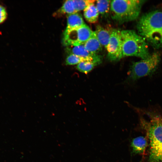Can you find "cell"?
Returning <instances> with one entry per match:
<instances>
[{
	"label": "cell",
	"mask_w": 162,
	"mask_h": 162,
	"mask_svg": "<svg viewBox=\"0 0 162 162\" xmlns=\"http://www.w3.org/2000/svg\"><path fill=\"white\" fill-rule=\"evenodd\" d=\"M144 1L138 0L111 1L110 10L112 18L119 23L136 19L140 15Z\"/></svg>",
	"instance_id": "cell-4"
},
{
	"label": "cell",
	"mask_w": 162,
	"mask_h": 162,
	"mask_svg": "<svg viewBox=\"0 0 162 162\" xmlns=\"http://www.w3.org/2000/svg\"><path fill=\"white\" fill-rule=\"evenodd\" d=\"M160 61V54L154 52L145 59L133 63L129 71L128 79L134 81L152 74L156 69Z\"/></svg>",
	"instance_id": "cell-5"
},
{
	"label": "cell",
	"mask_w": 162,
	"mask_h": 162,
	"mask_svg": "<svg viewBox=\"0 0 162 162\" xmlns=\"http://www.w3.org/2000/svg\"><path fill=\"white\" fill-rule=\"evenodd\" d=\"M111 1L98 0L96 1V7L99 13L103 16H107L110 9Z\"/></svg>",
	"instance_id": "cell-14"
},
{
	"label": "cell",
	"mask_w": 162,
	"mask_h": 162,
	"mask_svg": "<svg viewBox=\"0 0 162 162\" xmlns=\"http://www.w3.org/2000/svg\"><path fill=\"white\" fill-rule=\"evenodd\" d=\"M84 61H87L81 57L71 54L67 57L65 62L66 65H73L77 64L80 62Z\"/></svg>",
	"instance_id": "cell-18"
},
{
	"label": "cell",
	"mask_w": 162,
	"mask_h": 162,
	"mask_svg": "<svg viewBox=\"0 0 162 162\" xmlns=\"http://www.w3.org/2000/svg\"><path fill=\"white\" fill-rule=\"evenodd\" d=\"M85 24L82 17L78 13L69 14L67 16V27L64 33L80 27Z\"/></svg>",
	"instance_id": "cell-9"
},
{
	"label": "cell",
	"mask_w": 162,
	"mask_h": 162,
	"mask_svg": "<svg viewBox=\"0 0 162 162\" xmlns=\"http://www.w3.org/2000/svg\"><path fill=\"white\" fill-rule=\"evenodd\" d=\"M86 49L91 53L99 55L102 50V46L99 41L94 31L89 38L83 44Z\"/></svg>",
	"instance_id": "cell-10"
},
{
	"label": "cell",
	"mask_w": 162,
	"mask_h": 162,
	"mask_svg": "<svg viewBox=\"0 0 162 162\" xmlns=\"http://www.w3.org/2000/svg\"><path fill=\"white\" fill-rule=\"evenodd\" d=\"M74 8L76 12L84 10L89 5L94 4V0H73Z\"/></svg>",
	"instance_id": "cell-17"
},
{
	"label": "cell",
	"mask_w": 162,
	"mask_h": 162,
	"mask_svg": "<svg viewBox=\"0 0 162 162\" xmlns=\"http://www.w3.org/2000/svg\"><path fill=\"white\" fill-rule=\"evenodd\" d=\"M148 120L142 118V124L147 130L149 141L148 162H162V118L147 112Z\"/></svg>",
	"instance_id": "cell-2"
},
{
	"label": "cell",
	"mask_w": 162,
	"mask_h": 162,
	"mask_svg": "<svg viewBox=\"0 0 162 162\" xmlns=\"http://www.w3.org/2000/svg\"><path fill=\"white\" fill-rule=\"evenodd\" d=\"M148 145L147 139L143 136H139L133 139L131 142L132 152L134 154L143 153Z\"/></svg>",
	"instance_id": "cell-11"
},
{
	"label": "cell",
	"mask_w": 162,
	"mask_h": 162,
	"mask_svg": "<svg viewBox=\"0 0 162 162\" xmlns=\"http://www.w3.org/2000/svg\"><path fill=\"white\" fill-rule=\"evenodd\" d=\"M94 32L102 46L106 48L110 41V32L99 25L97 26Z\"/></svg>",
	"instance_id": "cell-12"
},
{
	"label": "cell",
	"mask_w": 162,
	"mask_h": 162,
	"mask_svg": "<svg viewBox=\"0 0 162 162\" xmlns=\"http://www.w3.org/2000/svg\"><path fill=\"white\" fill-rule=\"evenodd\" d=\"M58 12L61 14H70L76 13L73 0H66L61 8L58 10Z\"/></svg>",
	"instance_id": "cell-16"
},
{
	"label": "cell",
	"mask_w": 162,
	"mask_h": 162,
	"mask_svg": "<svg viewBox=\"0 0 162 162\" xmlns=\"http://www.w3.org/2000/svg\"><path fill=\"white\" fill-rule=\"evenodd\" d=\"M99 13L94 4H91L84 10V16L86 20L88 22L94 23L98 18Z\"/></svg>",
	"instance_id": "cell-13"
},
{
	"label": "cell",
	"mask_w": 162,
	"mask_h": 162,
	"mask_svg": "<svg viewBox=\"0 0 162 162\" xmlns=\"http://www.w3.org/2000/svg\"><path fill=\"white\" fill-rule=\"evenodd\" d=\"M68 48L71 54L82 58L87 61L93 62L98 65L102 62V57L99 55L94 54L88 51L83 44L76 46H70Z\"/></svg>",
	"instance_id": "cell-8"
},
{
	"label": "cell",
	"mask_w": 162,
	"mask_h": 162,
	"mask_svg": "<svg viewBox=\"0 0 162 162\" xmlns=\"http://www.w3.org/2000/svg\"><path fill=\"white\" fill-rule=\"evenodd\" d=\"M98 64L95 62L90 61H84L79 63L76 68L80 72L87 74Z\"/></svg>",
	"instance_id": "cell-15"
},
{
	"label": "cell",
	"mask_w": 162,
	"mask_h": 162,
	"mask_svg": "<svg viewBox=\"0 0 162 162\" xmlns=\"http://www.w3.org/2000/svg\"><path fill=\"white\" fill-rule=\"evenodd\" d=\"M106 49L109 60L117 61L122 58L121 31L115 29L111 31L110 41Z\"/></svg>",
	"instance_id": "cell-7"
},
{
	"label": "cell",
	"mask_w": 162,
	"mask_h": 162,
	"mask_svg": "<svg viewBox=\"0 0 162 162\" xmlns=\"http://www.w3.org/2000/svg\"><path fill=\"white\" fill-rule=\"evenodd\" d=\"M139 34L155 48L162 47V12L155 10L141 16L137 24Z\"/></svg>",
	"instance_id": "cell-1"
},
{
	"label": "cell",
	"mask_w": 162,
	"mask_h": 162,
	"mask_svg": "<svg viewBox=\"0 0 162 162\" xmlns=\"http://www.w3.org/2000/svg\"><path fill=\"white\" fill-rule=\"evenodd\" d=\"M121 36L122 58L133 56L145 59L150 56L151 54L146 41L134 31L122 30Z\"/></svg>",
	"instance_id": "cell-3"
},
{
	"label": "cell",
	"mask_w": 162,
	"mask_h": 162,
	"mask_svg": "<svg viewBox=\"0 0 162 162\" xmlns=\"http://www.w3.org/2000/svg\"><path fill=\"white\" fill-rule=\"evenodd\" d=\"M8 16L5 8L0 4V24L2 23L6 20Z\"/></svg>",
	"instance_id": "cell-19"
},
{
	"label": "cell",
	"mask_w": 162,
	"mask_h": 162,
	"mask_svg": "<svg viewBox=\"0 0 162 162\" xmlns=\"http://www.w3.org/2000/svg\"><path fill=\"white\" fill-rule=\"evenodd\" d=\"M93 32L85 24L80 27L64 33L63 43L68 46L84 44L91 37Z\"/></svg>",
	"instance_id": "cell-6"
}]
</instances>
